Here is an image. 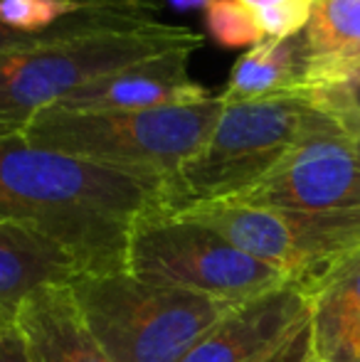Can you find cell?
Returning <instances> with one entry per match:
<instances>
[{"mask_svg":"<svg viewBox=\"0 0 360 362\" xmlns=\"http://www.w3.org/2000/svg\"><path fill=\"white\" fill-rule=\"evenodd\" d=\"M170 207L163 177L106 168L0 134V222L57 242L82 272L126 269V247L146 215Z\"/></svg>","mask_w":360,"mask_h":362,"instance_id":"1","label":"cell"},{"mask_svg":"<svg viewBox=\"0 0 360 362\" xmlns=\"http://www.w3.org/2000/svg\"><path fill=\"white\" fill-rule=\"evenodd\" d=\"M222 109L220 94L197 104L146 111L45 109L28 121L23 136L47 151L173 182L212 134Z\"/></svg>","mask_w":360,"mask_h":362,"instance_id":"2","label":"cell"},{"mask_svg":"<svg viewBox=\"0 0 360 362\" xmlns=\"http://www.w3.org/2000/svg\"><path fill=\"white\" fill-rule=\"evenodd\" d=\"M72 291L84 320L111 362H182L195 343L235 305L126 269L82 272Z\"/></svg>","mask_w":360,"mask_h":362,"instance_id":"3","label":"cell"},{"mask_svg":"<svg viewBox=\"0 0 360 362\" xmlns=\"http://www.w3.org/2000/svg\"><path fill=\"white\" fill-rule=\"evenodd\" d=\"M338 124L303 94L225 104L212 134L170 182V207L232 200L286 158L301 141Z\"/></svg>","mask_w":360,"mask_h":362,"instance_id":"4","label":"cell"},{"mask_svg":"<svg viewBox=\"0 0 360 362\" xmlns=\"http://www.w3.org/2000/svg\"><path fill=\"white\" fill-rule=\"evenodd\" d=\"M202 35L182 25L156 23L129 33H101L40 45L0 57V134H23L30 119L79 86L141 59L175 49L195 52Z\"/></svg>","mask_w":360,"mask_h":362,"instance_id":"5","label":"cell"},{"mask_svg":"<svg viewBox=\"0 0 360 362\" xmlns=\"http://www.w3.org/2000/svg\"><path fill=\"white\" fill-rule=\"evenodd\" d=\"M124 267L146 281L168 284L227 305L247 303L294 284L220 232L168 210L151 212L136 224Z\"/></svg>","mask_w":360,"mask_h":362,"instance_id":"6","label":"cell"},{"mask_svg":"<svg viewBox=\"0 0 360 362\" xmlns=\"http://www.w3.org/2000/svg\"><path fill=\"white\" fill-rule=\"evenodd\" d=\"M173 212L220 232L303 288L360 249V210L298 212L217 200Z\"/></svg>","mask_w":360,"mask_h":362,"instance_id":"7","label":"cell"},{"mask_svg":"<svg viewBox=\"0 0 360 362\" xmlns=\"http://www.w3.org/2000/svg\"><path fill=\"white\" fill-rule=\"evenodd\" d=\"M232 202L298 212L360 210V139L341 129L318 131Z\"/></svg>","mask_w":360,"mask_h":362,"instance_id":"8","label":"cell"},{"mask_svg":"<svg viewBox=\"0 0 360 362\" xmlns=\"http://www.w3.org/2000/svg\"><path fill=\"white\" fill-rule=\"evenodd\" d=\"M190 49H175L141 59L79 86L50 109L94 114V111H146L187 106L212 96L210 89L190 76Z\"/></svg>","mask_w":360,"mask_h":362,"instance_id":"9","label":"cell"},{"mask_svg":"<svg viewBox=\"0 0 360 362\" xmlns=\"http://www.w3.org/2000/svg\"><path fill=\"white\" fill-rule=\"evenodd\" d=\"M306 318V288L289 284L230 308L182 362H262Z\"/></svg>","mask_w":360,"mask_h":362,"instance_id":"10","label":"cell"},{"mask_svg":"<svg viewBox=\"0 0 360 362\" xmlns=\"http://www.w3.org/2000/svg\"><path fill=\"white\" fill-rule=\"evenodd\" d=\"M15 328L33 362H111L91 333L72 284H52L23 300Z\"/></svg>","mask_w":360,"mask_h":362,"instance_id":"11","label":"cell"},{"mask_svg":"<svg viewBox=\"0 0 360 362\" xmlns=\"http://www.w3.org/2000/svg\"><path fill=\"white\" fill-rule=\"evenodd\" d=\"M311 353L321 362H360V249L306 286Z\"/></svg>","mask_w":360,"mask_h":362,"instance_id":"12","label":"cell"},{"mask_svg":"<svg viewBox=\"0 0 360 362\" xmlns=\"http://www.w3.org/2000/svg\"><path fill=\"white\" fill-rule=\"evenodd\" d=\"M79 274V262L57 242L0 222V328L15 325L30 293L52 284H72Z\"/></svg>","mask_w":360,"mask_h":362,"instance_id":"13","label":"cell"},{"mask_svg":"<svg viewBox=\"0 0 360 362\" xmlns=\"http://www.w3.org/2000/svg\"><path fill=\"white\" fill-rule=\"evenodd\" d=\"M308 79V49L303 30L296 35L250 47L235 62L222 91L225 104L257 99H277V96H296L306 91Z\"/></svg>","mask_w":360,"mask_h":362,"instance_id":"14","label":"cell"},{"mask_svg":"<svg viewBox=\"0 0 360 362\" xmlns=\"http://www.w3.org/2000/svg\"><path fill=\"white\" fill-rule=\"evenodd\" d=\"M303 37L308 49L306 91L348 76L360 67V0H316Z\"/></svg>","mask_w":360,"mask_h":362,"instance_id":"15","label":"cell"},{"mask_svg":"<svg viewBox=\"0 0 360 362\" xmlns=\"http://www.w3.org/2000/svg\"><path fill=\"white\" fill-rule=\"evenodd\" d=\"M156 15L158 13H151V10H129V8H79L77 13L67 15L52 30L40 35L20 33V30L5 28L0 23V57L13 52H23V49L40 47V45L87 37V35L129 33V30H139L156 23L158 20Z\"/></svg>","mask_w":360,"mask_h":362,"instance_id":"16","label":"cell"},{"mask_svg":"<svg viewBox=\"0 0 360 362\" xmlns=\"http://www.w3.org/2000/svg\"><path fill=\"white\" fill-rule=\"evenodd\" d=\"M202 23H205L207 35L227 49L255 47L267 40L255 13L240 0H210L207 8L202 10Z\"/></svg>","mask_w":360,"mask_h":362,"instance_id":"17","label":"cell"},{"mask_svg":"<svg viewBox=\"0 0 360 362\" xmlns=\"http://www.w3.org/2000/svg\"><path fill=\"white\" fill-rule=\"evenodd\" d=\"M308 101L331 116L343 134L360 139V67L333 84L306 91Z\"/></svg>","mask_w":360,"mask_h":362,"instance_id":"18","label":"cell"},{"mask_svg":"<svg viewBox=\"0 0 360 362\" xmlns=\"http://www.w3.org/2000/svg\"><path fill=\"white\" fill-rule=\"evenodd\" d=\"M79 5L69 0H0V23L28 35H40L77 13Z\"/></svg>","mask_w":360,"mask_h":362,"instance_id":"19","label":"cell"},{"mask_svg":"<svg viewBox=\"0 0 360 362\" xmlns=\"http://www.w3.org/2000/svg\"><path fill=\"white\" fill-rule=\"evenodd\" d=\"M255 13L267 40L296 35L306 28L316 0H240Z\"/></svg>","mask_w":360,"mask_h":362,"instance_id":"20","label":"cell"},{"mask_svg":"<svg viewBox=\"0 0 360 362\" xmlns=\"http://www.w3.org/2000/svg\"><path fill=\"white\" fill-rule=\"evenodd\" d=\"M311 358H313V353H311V323H308V318H306L286 340H284L281 345H279L277 350H274L269 358H265L262 362H308Z\"/></svg>","mask_w":360,"mask_h":362,"instance_id":"21","label":"cell"},{"mask_svg":"<svg viewBox=\"0 0 360 362\" xmlns=\"http://www.w3.org/2000/svg\"><path fill=\"white\" fill-rule=\"evenodd\" d=\"M0 362H33L15 325L0 328Z\"/></svg>","mask_w":360,"mask_h":362,"instance_id":"22","label":"cell"},{"mask_svg":"<svg viewBox=\"0 0 360 362\" xmlns=\"http://www.w3.org/2000/svg\"><path fill=\"white\" fill-rule=\"evenodd\" d=\"M79 8H129V10H151L161 13L166 0H69Z\"/></svg>","mask_w":360,"mask_h":362,"instance_id":"23","label":"cell"},{"mask_svg":"<svg viewBox=\"0 0 360 362\" xmlns=\"http://www.w3.org/2000/svg\"><path fill=\"white\" fill-rule=\"evenodd\" d=\"M166 3L180 13H192V10H205L210 0H166Z\"/></svg>","mask_w":360,"mask_h":362,"instance_id":"24","label":"cell"},{"mask_svg":"<svg viewBox=\"0 0 360 362\" xmlns=\"http://www.w3.org/2000/svg\"><path fill=\"white\" fill-rule=\"evenodd\" d=\"M308 362H321V360H316V358H311V360H308Z\"/></svg>","mask_w":360,"mask_h":362,"instance_id":"25","label":"cell"}]
</instances>
